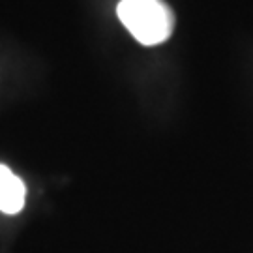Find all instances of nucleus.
<instances>
[{
  "instance_id": "1",
  "label": "nucleus",
  "mask_w": 253,
  "mask_h": 253,
  "mask_svg": "<svg viewBox=\"0 0 253 253\" xmlns=\"http://www.w3.org/2000/svg\"><path fill=\"white\" fill-rule=\"evenodd\" d=\"M118 19L143 45H160L172 34V11L163 0H120Z\"/></svg>"
},
{
  "instance_id": "2",
  "label": "nucleus",
  "mask_w": 253,
  "mask_h": 253,
  "mask_svg": "<svg viewBox=\"0 0 253 253\" xmlns=\"http://www.w3.org/2000/svg\"><path fill=\"white\" fill-rule=\"evenodd\" d=\"M27 190L23 180L15 176L9 167L0 163V212L19 214L25 207Z\"/></svg>"
}]
</instances>
